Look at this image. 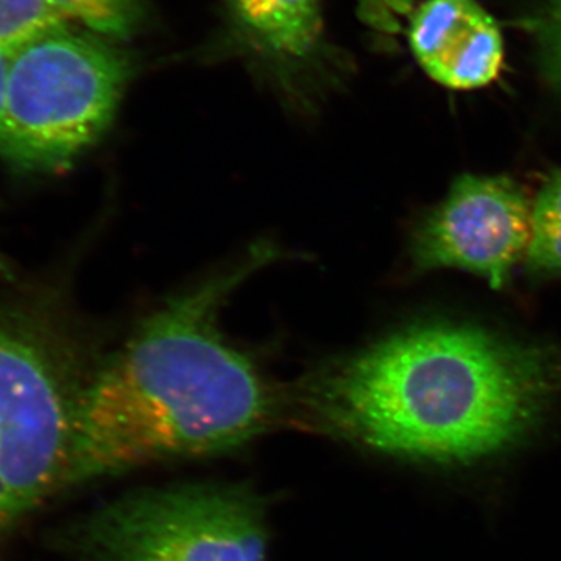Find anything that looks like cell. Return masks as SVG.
<instances>
[{"label":"cell","instance_id":"12","mask_svg":"<svg viewBox=\"0 0 561 561\" xmlns=\"http://www.w3.org/2000/svg\"><path fill=\"white\" fill-rule=\"evenodd\" d=\"M542 72L561 90V0H545L531 22Z\"/></svg>","mask_w":561,"mask_h":561},{"label":"cell","instance_id":"9","mask_svg":"<svg viewBox=\"0 0 561 561\" xmlns=\"http://www.w3.org/2000/svg\"><path fill=\"white\" fill-rule=\"evenodd\" d=\"M526 261L535 275L561 276V171L542 184L531 208Z\"/></svg>","mask_w":561,"mask_h":561},{"label":"cell","instance_id":"6","mask_svg":"<svg viewBox=\"0 0 561 561\" xmlns=\"http://www.w3.org/2000/svg\"><path fill=\"white\" fill-rule=\"evenodd\" d=\"M530 238L531 206L518 184L465 173L420 225L412 256L421 271L460 268L501 289Z\"/></svg>","mask_w":561,"mask_h":561},{"label":"cell","instance_id":"14","mask_svg":"<svg viewBox=\"0 0 561 561\" xmlns=\"http://www.w3.org/2000/svg\"><path fill=\"white\" fill-rule=\"evenodd\" d=\"M0 278L11 279L13 278V271H11L10 262L2 256L0 253Z\"/></svg>","mask_w":561,"mask_h":561},{"label":"cell","instance_id":"10","mask_svg":"<svg viewBox=\"0 0 561 561\" xmlns=\"http://www.w3.org/2000/svg\"><path fill=\"white\" fill-rule=\"evenodd\" d=\"M68 21L81 22L101 35L124 38L142 18V0H43Z\"/></svg>","mask_w":561,"mask_h":561},{"label":"cell","instance_id":"1","mask_svg":"<svg viewBox=\"0 0 561 561\" xmlns=\"http://www.w3.org/2000/svg\"><path fill=\"white\" fill-rule=\"evenodd\" d=\"M289 424L440 471L523 448L561 400V351L489 331L421 324L302 379Z\"/></svg>","mask_w":561,"mask_h":561},{"label":"cell","instance_id":"3","mask_svg":"<svg viewBox=\"0 0 561 561\" xmlns=\"http://www.w3.org/2000/svg\"><path fill=\"white\" fill-rule=\"evenodd\" d=\"M91 371L57 321L0 305V538L81 486V402Z\"/></svg>","mask_w":561,"mask_h":561},{"label":"cell","instance_id":"4","mask_svg":"<svg viewBox=\"0 0 561 561\" xmlns=\"http://www.w3.org/2000/svg\"><path fill=\"white\" fill-rule=\"evenodd\" d=\"M127 79L108 43L70 27L25 44L10 57L0 158L27 175L70 168L108 130Z\"/></svg>","mask_w":561,"mask_h":561},{"label":"cell","instance_id":"5","mask_svg":"<svg viewBox=\"0 0 561 561\" xmlns=\"http://www.w3.org/2000/svg\"><path fill=\"white\" fill-rule=\"evenodd\" d=\"M77 561H267V505L239 483H184L110 502L68 537Z\"/></svg>","mask_w":561,"mask_h":561},{"label":"cell","instance_id":"8","mask_svg":"<svg viewBox=\"0 0 561 561\" xmlns=\"http://www.w3.org/2000/svg\"><path fill=\"white\" fill-rule=\"evenodd\" d=\"M239 24L265 49L300 57L320 32V0H230Z\"/></svg>","mask_w":561,"mask_h":561},{"label":"cell","instance_id":"2","mask_svg":"<svg viewBox=\"0 0 561 561\" xmlns=\"http://www.w3.org/2000/svg\"><path fill=\"white\" fill-rule=\"evenodd\" d=\"M257 249L149 317L92 368L81 402L80 485L161 461L217 456L289 424V394L224 337L232 291L272 261Z\"/></svg>","mask_w":561,"mask_h":561},{"label":"cell","instance_id":"11","mask_svg":"<svg viewBox=\"0 0 561 561\" xmlns=\"http://www.w3.org/2000/svg\"><path fill=\"white\" fill-rule=\"evenodd\" d=\"M69 24L43 0H0V47L9 54Z\"/></svg>","mask_w":561,"mask_h":561},{"label":"cell","instance_id":"13","mask_svg":"<svg viewBox=\"0 0 561 561\" xmlns=\"http://www.w3.org/2000/svg\"><path fill=\"white\" fill-rule=\"evenodd\" d=\"M11 54L0 47V130H2L3 113H5L7 83H9Z\"/></svg>","mask_w":561,"mask_h":561},{"label":"cell","instance_id":"7","mask_svg":"<svg viewBox=\"0 0 561 561\" xmlns=\"http://www.w3.org/2000/svg\"><path fill=\"white\" fill-rule=\"evenodd\" d=\"M409 43L421 69L449 90H478L500 76V27L478 0H426L411 21Z\"/></svg>","mask_w":561,"mask_h":561}]
</instances>
